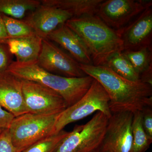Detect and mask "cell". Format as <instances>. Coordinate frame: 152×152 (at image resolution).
<instances>
[{
  "instance_id": "6da1fadb",
  "label": "cell",
  "mask_w": 152,
  "mask_h": 152,
  "mask_svg": "<svg viewBox=\"0 0 152 152\" xmlns=\"http://www.w3.org/2000/svg\"><path fill=\"white\" fill-rule=\"evenodd\" d=\"M82 71L97 81L110 99L112 113L142 112L152 106V86L141 81L133 82L121 77L105 66L80 64Z\"/></svg>"
},
{
  "instance_id": "7a4b0ae2",
  "label": "cell",
  "mask_w": 152,
  "mask_h": 152,
  "mask_svg": "<svg viewBox=\"0 0 152 152\" xmlns=\"http://www.w3.org/2000/svg\"><path fill=\"white\" fill-rule=\"evenodd\" d=\"M66 24L83 42L93 65H105L114 54L124 51L122 41L117 31L96 15L72 18Z\"/></svg>"
},
{
  "instance_id": "3957f363",
  "label": "cell",
  "mask_w": 152,
  "mask_h": 152,
  "mask_svg": "<svg viewBox=\"0 0 152 152\" xmlns=\"http://www.w3.org/2000/svg\"><path fill=\"white\" fill-rule=\"evenodd\" d=\"M7 70L22 80L37 82L61 95L68 107L76 103L87 93L94 79L87 75L82 77H68L49 72L36 63L12 62Z\"/></svg>"
},
{
  "instance_id": "277c9868",
  "label": "cell",
  "mask_w": 152,
  "mask_h": 152,
  "mask_svg": "<svg viewBox=\"0 0 152 152\" xmlns=\"http://www.w3.org/2000/svg\"><path fill=\"white\" fill-rule=\"evenodd\" d=\"M60 113H27L15 117L8 129L14 146L23 151L38 141L55 134V125Z\"/></svg>"
},
{
  "instance_id": "5b68a950",
  "label": "cell",
  "mask_w": 152,
  "mask_h": 152,
  "mask_svg": "<svg viewBox=\"0 0 152 152\" xmlns=\"http://www.w3.org/2000/svg\"><path fill=\"white\" fill-rule=\"evenodd\" d=\"M108 95L102 85L94 79L87 93L76 103L60 114L55 127V134L71 123L78 121L96 112H100L108 118L112 113L109 107Z\"/></svg>"
},
{
  "instance_id": "8992f818",
  "label": "cell",
  "mask_w": 152,
  "mask_h": 152,
  "mask_svg": "<svg viewBox=\"0 0 152 152\" xmlns=\"http://www.w3.org/2000/svg\"><path fill=\"white\" fill-rule=\"evenodd\" d=\"M108 118L97 112L85 124L76 125L55 152H95L105 133Z\"/></svg>"
},
{
  "instance_id": "52a82bcc",
  "label": "cell",
  "mask_w": 152,
  "mask_h": 152,
  "mask_svg": "<svg viewBox=\"0 0 152 152\" xmlns=\"http://www.w3.org/2000/svg\"><path fill=\"white\" fill-rule=\"evenodd\" d=\"M21 80L27 113L38 115L60 113L68 107L64 98L53 90L37 82Z\"/></svg>"
},
{
  "instance_id": "ba28073f",
  "label": "cell",
  "mask_w": 152,
  "mask_h": 152,
  "mask_svg": "<svg viewBox=\"0 0 152 152\" xmlns=\"http://www.w3.org/2000/svg\"><path fill=\"white\" fill-rule=\"evenodd\" d=\"M151 6L152 1L104 0L96 15L110 27L118 31Z\"/></svg>"
},
{
  "instance_id": "9c48e42d",
  "label": "cell",
  "mask_w": 152,
  "mask_h": 152,
  "mask_svg": "<svg viewBox=\"0 0 152 152\" xmlns=\"http://www.w3.org/2000/svg\"><path fill=\"white\" fill-rule=\"evenodd\" d=\"M37 64L51 73L68 77L87 76L80 64L48 39H42L41 51Z\"/></svg>"
},
{
  "instance_id": "30bf717a",
  "label": "cell",
  "mask_w": 152,
  "mask_h": 152,
  "mask_svg": "<svg viewBox=\"0 0 152 152\" xmlns=\"http://www.w3.org/2000/svg\"><path fill=\"white\" fill-rule=\"evenodd\" d=\"M133 113L121 112L109 118L99 152H130L132 142V124Z\"/></svg>"
},
{
  "instance_id": "8fae6325",
  "label": "cell",
  "mask_w": 152,
  "mask_h": 152,
  "mask_svg": "<svg viewBox=\"0 0 152 152\" xmlns=\"http://www.w3.org/2000/svg\"><path fill=\"white\" fill-rule=\"evenodd\" d=\"M152 6L149 7L127 25L117 31L124 50L152 47Z\"/></svg>"
},
{
  "instance_id": "7c38bea8",
  "label": "cell",
  "mask_w": 152,
  "mask_h": 152,
  "mask_svg": "<svg viewBox=\"0 0 152 152\" xmlns=\"http://www.w3.org/2000/svg\"><path fill=\"white\" fill-rule=\"evenodd\" d=\"M72 18L73 16L67 11L41 4L24 20L32 28L37 35L42 39H48L52 32Z\"/></svg>"
},
{
  "instance_id": "4fadbf2b",
  "label": "cell",
  "mask_w": 152,
  "mask_h": 152,
  "mask_svg": "<svg viewBox=\"0 0 152 152\" xmlns=\"http://www.w3.org/2000/svg\"><path fill=\"white\" fill-rule=\"evenodd\" d=\"M0 106L15 117L27 113L21 80L7 69L0 70Z\"/></svg>"
},
{
  "instance_id": "5bb4252c",
  "label": "cell",
  "mask_w": 152,
  "mask_h": 152,
  "mask_svg": "<svg viewBox=\"0 0 152 152\" xmlns=\"http://www.w3.org/2000/svg\"><path fill=\"white\" fill-rule=\"evenodd\" d=\"M48 39L59 44L66 50L79 64L93 65L89 52L83 42L66 23L52 32Z\"/></svg>"
},
{
  "instance_id": "9a60e30c",
  "label": "cell",
  "mask_w": 152,
  "mask_h": 152,
  "mask_svg": "<svg viewBox=\"0 0 152 152\" xmlns=\"http://www.w3.org/2000/svg\"><path fill=\"white\" fill-rule=\"evenodd\" d=\"M42 39L35 35L10 39L6 42L9 51L19 63H37L41 51Z\"/></svg>"
},
{
  "instance_id": "2e32d148",
  "label": "cell",
  "mask_w": 152,
  "mask_h": 152,
  "mask_svg": "<svg viewBox=\"0 0 152 152\" xmlns=\"http://www.w3.org/2000/svg\"><path fill=\"white\" fill-rule=\"evenodd\" d=\"M104 0H42V4L54 6L67 11L74 18L96 14Z\"/></svg>"
},
{
  "instance_id": "e0dca14e",
  "label": "cell",
  "mask_w": 152,
  "mask_h": 152,
  "mask_svg": "<svg viewBox=\"0 0 152 152\" xmlns=\"http://www.w3.org/2000/svg\"><path fill=\"white\" fill-rule=\"evenodd\" d=\"M38 0H0V14L21 20L41 5Z\"/></svg>"
},
{
  "instance_id": "ac0fdd59",
  "label": "cell",
  "mask_w": 152,
  "mask_h": 152,
  "mask_svg": "<svg viewBox=\"0 0 152 152\" xmlns=\"http://www.w3.org/2000/svg\"><path fill=\"white\" fill-rule=\"evenodd\" d=\"M142 120V112H137L133 114L132 124V142L130 152H145L152 143V139L144 130Z\"/></svg>"
},
{
  "instance_id": "d6986e66",
  "label": "cell",
  "mask_w": 152,
  "mask_h": 152,
  "mask_svg": "<svg viewBox=\"0 0 152 152\" xmlns=\"http://www.w3.org/2000/svg\"><path fill=\"white\" fill-rule=\"evenodd\" d=\"M104 66L108 67L114 72L129 80L133 82L141 81L140 75L134 69L123 51L114 54Z\"/></svg>"
},
{
  "instance_id": "ffe728a7",
  "label": "cell",
  "mask_w": 152,
  "mask_h": 152,
  "mask_svg": "<svg viewBox=\"0 0 152 152\" xmlns=\"http://www.w3.org/2000/svg\"><path fill=\"white\" fill-rule=\"evenodd\" d=\"M152 47H145L136 50L123 51L134 69L140 76L152 66Z\"/></svg>"
},
{
  "instance_id": "44dd1931",
  "label": "cell",
  "mask_w": 152,
  "mask_h": 152,
  "mask_svg": "<svg viewBox=\"0 0 152 152\" xmlns=\"http://www.w3.org/2000/svg\"><path fill=\"white\" fill-rule=\"evenodd\" d=\"M1 15L9 39L26 37L37 35L32 28L24 20L13 18L3 14Z\"/></svg>"
},
{
  "instance_id": "7402d4cb",
  "label": "cell",
  "mask_w": 152,
  "mask_h": 152,
  "mask_svg": "<svg viewBox=\"0 0 152 152\" xmlns=\"http://www.w3.org/2000/svg\"><path fill=\"white\" fill-rule=\"evenodd\" d=\"M69 132L63 130L38 141L21 152H55Z\"/></svg>"
},
{
  "instance_id": "603a6c76",
  "label": "cell",
  "mask_w": 152,
  "mask_h": 152,
  "mask_svg": "<svg viewBox=\"0 0 152 152\" xmlns=\"http://www.w3.org/2000/svg\"><path fill=\"white\" fill-rule=\"evenodd\" d=\"M14 146L8 130L3 131L0 137V152H21Z\"/></svg>"
},
{
  "instance_id": "cb8c5ba5",
  "label": "cell",
  "mask_w": 152,
  "mask_h": 152,
  "mask_svg": "<svg viewBox=\"0 0 152 152\" xmlns=\"http://www.w3.org/2000/svg\"><path fill=\"white\" fill-rule=\"evenodd\" d=\"M12 55L6 44L0 43V70L6 69L12 63Z\"/></svg>"
},
{
  "instance_id": "d4e9b609",
  "label": "cell",
  "mask_w": 152,
  "mask_h": 152,
  "mask_svg": "<svg viewBox=\"0 0 152 152\" xmlns=\"http://www.w3.org/2000/svg\"><path fill=\"white\" fill-rule=\"evenodd\" d=\"M142 113V126L144 130L150 138L152 139V107L144 109Z\"/></svg>"
},
{
  "instance_id": "484cf974",
  "label": "cell",
  "mask_w": 152,
  "mask_h": 152,
  "mask_svg": "<svg viewBox=\"0 0 152 152\" xmlns=\"http://www.w3.org/2000/svg\"><path fill=\"white\" fill-rule=\"evenodd\" d=\"M14 118L15 116L0 106V129H8Z\"/></svg>"
},
{
  "instance_id": "4316f807",
  "label": "cell",
  "mask_w": 152,
  "mask_h": 152,
  "mask_svg": "<svg viewBox=\"0 0 152 152\" xmlns=\"http://www.w3.org/2000/svg\"><path fill=\"white\" fill-rule=\"evenodd\" d=\"M9 39L1 14H0V43L6 44Z\"/></svg>"
},
{
  "instance_id": "83f0119b",
  "label": "cell",
  "mask_w": 152,
  "mask_h": 152,
  "mask_svg": "<svg viewBox=\"0 0 152 152\" xmlns=\"http://www.w3.org/2000/svg\"><path fill=\"white\" fill-rule=\"evenodd\" d=\"M140 79L143 83L152 86V66L140 75Z\"/></svg>"
},
{
  "instance_id": "f1b7e54d",
  "label": "cell",
  "mask_w": 152,
  "mask_h": 152,
  "mask_svg": "<svg viewBox=\"0 0 152 152\" xmlns=\"http://www.w3.org/2000/svg\"><path fill=\"white\" fill-rule=\"evenodd\" d=\"M4 130L1 129H0V137H1V135L3 131H4Z\"/></svg>"
},
{
  "instance_id": "f546056e",
  "label": "cell",
  "mask_w": 152,
  "mask_h": 152,
  "mask_svg": "<svg viewBox=\"0 0 152 152\" xmlns=\"http://www.w3.org/2000/svg\"><path fill=\"white\" fill-rule=\"evenodd\" d=\"M98 152V151H96V152Z\"/></svg>"
}]
</instances>
